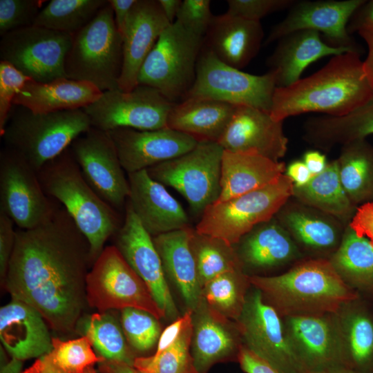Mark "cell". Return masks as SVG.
<instances>
[{
	"mask_svg": "<svg viewBox=\"0 0 373 373\" xmlns=\"http://www.w3.org/2000/svg\"><path fill=\"white\" fill-rule=\"evenodd\" d=\"M123 64V38L108 3L73 35L65 59L68 79L90 83L102 92L116 90Z\"/></svg>",
	"mask_w": 373,
	"mask_h": 373,
	"instance_id": "6",
	"label": "cell"
},
{
	"mask_svg": "<svg viewBox=\"0 0 373 373\" xmlns=\"http://www.w3.org/2000/svg\"><path fill=\"white\" fill-rule=\"evenodd\" d=\"M274 219L257 225L237 243L240 245L236 253L240 262L266 268L292 258L295 246L283 225Z\"/></svg>",
	"mask_w": 373,
	"mask_h": 373,
	"instance_id": "32",
	"label": "cell"
},
{
	"mask_svg": "<svg viewBox=\"0 0 373 373\" xmlns=\"http://www.w3.org/2000/svg\"><path fill=\"white\" fill-rule=\"evenodd\" d=\"M284 163L265 157L224 150L221 191L216 202H223L269 185L284 174Z\"/></svg>",
	"mask_w": 373,
	"mask_h": 373,
	"instance_id": "29",
	"label": "cell"
},
{
	"mask_svg": "<svg viewBox=\"0 0 373 373\" xmlns=\"http://www.w3.org/2000/svg\"><path fill=\"white\" fill-rule=\"evenodd\" d=\"M107 3L106 0H52L41 10L33 25L75 35Z\"/></svg>",
	"mask_w": 373,
	"mask_h": 373,
	"instance_id": "38",
	"label": "cell"
},
{
	"mask_svg": "<svg viewBox=\"0 0 373 373\" xmlns=\"http://www.w3.org/2000/svg\"><path fill=\"white\" fill-rule=\"evenodd\" d=\"M349 226L358 235L366 237L373 244V202L360 205Z\"/></svg>",
	"mask_w": 373,
	"mask_h": 373,
	"instance_id": "51",
	"label": "cell"
},
{
	"mask_svg": "<svg viewBox=\"0 0 373 373\" xmlns=\"http://www.w3.org/2000/svg\"><path fill=\"white\" fill-rule=\"evenodd\" d=\"M91 127L83 109L36 113L13 105L1 137L37 172Z\"/></svg>",
	"mask_w": 373,
	"mask_h": 373,
	"instance_id": "4",
	"label": "cell"
},
{
	"mask_svg": "<svg viewBox=\"0 0 373 373\" xmlns=\"http://www.w3.org/2000/svg\"><path fill=\"white\" fill-rule=\"evenodd\" d=\"M160 8L170 23L175 21L182 1L158 0Z\"/></svg>",
	"mask_w": 373,
	"mask_h": 373,
	"instance_id": "60",
	"label": "cell"
},
{
	"mask_svg": "<svg viewBox=\"0 0 373 373\" xmlns=\"http://www.w3.org/2000/svg\"><path fill=\"white\" fill-rule=\"evenodd\" d=\"M358 35L367 44V55L363 61L365 75L373 89V24L365 25L357 30Z\"/></svg>",
	"mask_w": 373,
	"mask_h": 373,
	"instance_id": "54",
	"label": "cell"
},
{
	"mask_svg": "<svg viewBox=\"0 0 373 373\" xmlns=\"http://www.w3.org/2000/svg\"><path fill=\"white\" fill-rule=\"evenodd\" d=\"M295 2L296 0H228L227 13L260 21L269 14L289 10Z\"/></svg>",
	"mask_w": 373,
	"mask_h": 373,
	"instance_id": "49",
	"label": "cell"
},
{
	"mask_svg": "<svg viewBox=\"0 0 373 373\" xmlns=\"http://www.w3.org/2000/svg\"><path fill=\"white\" fill-rule=\"evenodd\" d=\"M99 363L103 373H141L133 365L122 361L104 360Z\"/></svg>",
	"mask_w": 373,
	"mask_h": 373,
	"instance_id": "59",
	"label": "cell"
},
{
	"mask_svg": "<svg viewBox=\"0 0 373 373\" xmlns=\"http://www.w3.org/2000/svg\"><path fill=\"white\" fill-rule=\"evenodd\" d=\"M193 334V321L168 348L151 356L135 358L133 366L141 373H198L190 353Z\"/></svg>",
	"mask_w": 373,
	"mask_h": 373,
	"instance_id": "42",
	"label": "cell"
},
{
	"mask_svg": "<svg viewBox=\"0 0 373 373\" xmlns=\"http://www.w3.org/2000/svg\"><path fill=\"white\" fill-rule=\"evenodd\" d=\"M137 0H108L119 32L123 36L131 9ZM123 38V37H122Z\"/></svg>",
	"mask_w": 373,
	"mask_h": 373,
	"instance_id": "55",
	"label": "cell"
},
{
	"mask_svg": "<svg viewBox=\"0 0 373 373\" xmlns=\"http://www.w3.org/2000/svg\"><path fill=\"white\" fill-rule=\"evenodd\" d=\"M237 106L204 97H187L173 104L167 127L198 142H218Z\"/></svg>",
	"mask_w": 373,
	"mask_h": 373,
	"instance_id": "28",
	"label": "cell"
},
{
	"mask_svg": "<svg viewBox=\"0 0 373 373\" xmlns=\"http://www.w3.org/2000/svg\"><path fill=\"white\" fill-rule=\"evenodd\" d=\"M108 133L127 173L146 170L174 159L198 143L189 135L168 127L149 131L119 128Z\"/></svg>",
	"mask_w": 373,
	"mask_h": 373,
	"instance_id": "19",
	"label": "cell"
},
{
	"mask_svg": "<svg viewBox=\"0 0 373 373\" xmlns=\"http://www.w3.org/2000/svg\"><path fill=\"white\" fill-rule=\"evenodd\" d=\"M345 363L358 373H373V316L363 308L350 318Z\"/></svg>",
	"mask_w": 373,
	"mask_h": 373,
	"instance_id": "43",
	"label": "cell"
},
{
	"mask_svg": "<svg viewBox=\"0 0 373 373\" xmlns=\"http://www.w3.org/2000/svg\"><path fill=\"white\" fill-rule=\"evenodd\" d=\"M41 314L30 305L12 298L0 309V339L12 358L24 361L50 352L52 342Z\"/></svg>",
	"mask_w": 373,
	"mask_h": 373,
	"instance_id": "23",
	"label": "cell"
},
{
	"mask_svg": "<svg viewBox=\"0 0 373 373\" xmlns=\"http://www.w3.org/2000/svg\"><path fill=\"white\" fill-rule=\"evenodd\" d=\"M171 23L158 0H137L130 12L123 34V64L118 88L131 91L145 59L164 30Z\"/></svg>",
	"mask_w": 373,
	"mask_h": 373,
	"instance_id": "22",
	"label": "cell"
},
{
	"mask_svg": "<svg viewBox=\"0 0 373 373\" xmlns=\"http://www.w3.org/2000/svg\"><path fill=\"white\" fill-rule=\"evenodd\" d=\"M203 45V37L176 21L170 24L142 65L138 84L157 90L173 103L180 102L194 83Z\"/></svg>",
	"mask_w": 373,
	"mask_h": 373,
	"instance_id": "8",
	"label": "cell"
},
{
	"mask_svg": "<svg viewBox=\"0 0 373 373\" xmlns=\"http://www.w3.org/2000/svg\"><path fill=\"white\" fill-rule=\"evenodd\" d=\"M84 336L97 355L106 361L133 365L134 359L122 328L107 312L88 316L84 325Z\"/></svg>",
	"mask_w": 373,
	"mask_h": 373,
	"instance_id": "40",
	"label": "cell"
},
{
	"mask_svg": "<svg viewBox=\"0 0 373 373\" xmlns=\"http://www.w3.org/2000/svg\"><path fill=\"white\" fill-rule=\"evenodd\" d=\"M193 321V358L198 373H205L215 363L229 356L235 347L224 317L201 305ZM196 309V310H197Z\"/></svg>",
	"mask_w": 373,
	"mask_h": 373,
	"instance_id": "33",
	"label": "cell"
},
{
	"mask_svg": "<svg viewBox=\"0 0 373 373\" xmlns=\"http://www.w3.org/2000/svg\"><path fill=\"white\" fill-rule=\"evenodd\" d=\"M124 209L123 222L114 235L115 246L147 285L166 315L174 318L178 309L153 237L143 227L128 202Z\"/></svg>",
	"mask_w": 373,
	"mask_h": 373,
	"instance_id": "18",
	"label": "cell"
},
{
	"mask_svg": "<svg viewBox=\"0 0 373 373\" xmlns=\"http://www.w3.org/2000/svg\"><path fill=\"white\" fill-rule=\"evenodd\" d=\"M90 245L60 204L42 224L18 229L4 285L12 298L37 309L55 331L73 332L88 305Z\"/></svg>",
	"mask_w": 373,
	"mask_h": 373,
	"instance_id": "1",
	"label": "cell"
},
{
	"mask_svg": "<svg viewBox=\"0 0 373 373\" xmlns=\"http://www.w3.org/2000/svg\"><path fill=\"white\" fill-rule=\"evenodd\" d=\"M247 279L278 306L291 311H332L358 298L332 263L322 259L305 262L279 276Z\"/></svg>",
	"mask_w": 373,
	"mask_h": 373,
	"instance_id": "5",
	"label": "cell"
},
{
	"mask_svg": "<svg viewBox=\"0 0 373 373\" xmlns=\"http://www.w3.org/2000/svg\"><path fill=\"white\" fill-rule=\"evenodd\" d=\"M337 160L342 186L352 202H373V146L365 140L344 145Z\"/></svg>",
	"mask_w": 373,
	"mask_h": 373,
	"instance_id": "35",
	"label": "cell"
},
{
	"mask_svg": "<svg viewBox=\"0 0 373 373\" xmlns=\"http://www.w3.org/2000/svg\"><path fill=\"white\" fill-rule=\"evenodd\" d=\"M86 296L88 304L99 312L136 308L157 319L166 316L115 245L105 247L92 265L86 278Z\"/></svg>",
	"mask_w": 373,
	"mask_h": 373,
	"instance_id": "10",
	"label": "cell"
},
{
	"mask_svg": "<svg viewBox=\"0 0 373 373\" xmlns=\"http://www.w3.org/2000/svg\"><path fill=\"white\" fill-rule=\"evenodd\" d=\"M307 373H358L346 367H338L330 369H327L316 372H308Z\"/></svg>",
	"mask_w": 373,
	"mask_h": 373,
	"instance_id": "62",
	"label": "cell"
},
{
	"mask_svg": "<svg viewBox=\"0 0 373 373\" xmlns=\"http://www.w3.org/2000/svg\"><path fill=\"white\" fill-rule=\"evenodd\" d=\"M280 223L303 243L316 249L333 247L338 240L337 225L323 216L302 208L279 212Z\"/></svg>",
	"mask_w": 373,
	"mask_h": 373,
	"instance_id": "41",
	"label": "cell"
},
{
	"mask_svg": "<svg viewBox=\"0 0 373 373\" xmlns=\"http://www.w3.org/2000/svg\"><path fill=\"white\" fill-rule=\"evenodd\" d=\"M22 370V361L12 358L1 366L0 373H21Z\"/></svg>",
	"mask_w": 373,
	"mask_h": 373,
	"instance_id": "61",
	"label": "cell"
},
{
	"mask_svg": "<svg viewBox=\"0 0 373 373\" xmlns=\"http://www.w3.org/2000/svg\"><path fill=\"white\" fill-rule=\"evenodd\" d=\"M14 226L12 219L0 211V275L3 280L15 246L17 231Z\"/></svg>",
	"mask_w": 373,
	"mask_h": 373,
	"instance_id": "50",
	"label": "cell"
},
{
	"mask_svg": "<svg viewBox=\"0 0 373 373\" xmlns=\"http://www.w3.org/2000/svg\"><path fill=\"white\" fill-rule=\"evenodd\" d=\"M83 373H97L93 365L88 367Z\"/></svg>",
	"mask_w": 373,
	"mask_h": 373,
	"instance_id": "63",
	"label": "cell"
},
{
	"mask_svg": "<svg viewBox=\"0 0 373 373\" xmlns=\"http://www.w3.org/2000/svg\"><path fill=\"white\" fill-rule=\"evenodd\" d=\"M238 359L241 368L247 373H280L248 348H240Z\"/></svg>",
	"mask_w": 373,
	"mask_h": 373,
	"instance_id": "53",
	"label": "cell"
},
{
	"mask_svg": "<svg viewBox=\"0 0 373 373\" xmlns=\"http://www.w3.org/2000/svg\"><path fill=\"white\" fill-rule=\"evenodd\" d=\"M73 35L30 26L10 32L0 41L1 61L38 82L66 77L65 59Z\"/></svg>",
	"mask_w": 373,
	"mask_h": 373,
	"instance_id": "14",
	"label": "cell"
},
{
	"mask_svg": "<svg viewBox=\"0 0 373 373\" xmlns=\"http://www.w3.org/2000/svg\"><path fill=\"white\" fill-rule=\"evenodd\" d=\"M373 98V89L363 69L359 51L332 57L320 70L283 88L273 96L272 118L318 113L328 116L348 114Z\"/></svg>",
	"mask_w": 373,
	"mask_h": 373,
	"instance_id": "2",
	"label": "cell"
},
{
	"mask_svg": "<svg viewBox=\"0 0 373 373\" xmlns=\"http://www.w3.org/2000/svg\"><path fill=\"white\" fill-rule=\"evenodd\" d=\"M239 326L247 347L280 373H307L294 343L284 335L280 320L265 303L260 291L245 302Z\"/></svg>",
	"mask_w": 373,
	"mask_h": 373,
	"instance_id": "16",
	"label": "cell"
},
{
	"mask_svg": "<svg viewBox=\"0 0 373 373\" xmlns=\"http://www.w3.org/2000/svg\"><path fill=\"white\" fill-rule=\"evenodd\" d=\"M293 196L306 206L343 220H352L357 209L342 186L337 160L306 185L294 186Z\"/></svg>",
	"mask_w": 373,
	"mask_h": 373,
	"instance_id": "34",
	"label": "cell"
},
{
	"mask_svg": "<svg viewBox=\"0 0 373 373\" xmlns=\"http://www.w3.org/2000/svg\"><path fill=\"white\" fill-rule=\"evenodd\" d=\"M350 51L358 50L331 46L319 32L301 30L280 39L267 64L275 73L277 88H283L298 82L306 68L317 60Z\"/></svg>",
	"mask_w": 373,
	"mask_h": 373,
	"instance_id": "25",
	"label": "cell"
},
{
	"mask_svg": "<svg viewBox=\"0 0 373 373\" xmlns=\"http://www.w3.org/2000/svg\"><path fill=\"white\" fill-rule=\"evenodd\" d=\"M283 123L262 110L237 106L218 143L225 151L256 154L279 162L288 144Z\"/></svg>",
	"mask_w": 373,
	"mask_h": 373,
	"instance_id": "20",
	"label": "cell"
},
{
	"mask_svg": "<svg viewBox=\"0 0 373 373\" xmlns=\"http://www.w3.org/2000/svg\"><path fill=\"white\" fill-rule=\"evenodd\" d=\"M102 92L93 84L62 77L49 82L28 80L13 99V105L36 113L83 109Z\"/></svg>",
	"mask_w": 373,
	"mask_h": 373,
	"instance_id": "27",
	"label": "cell"
},
{
	"mask_svg": "<svg viewBox=\"0 0 373 373\" xmlns=\"http://www.w3.org/2000/svg\"><path fill=\"white\" fill-rule=\"evenodd\" d=\"M30 79L10 64L0 61V135L5 130L15 95Z\"/></svg>",
	"mask_w": 373,
	"mask_h": 373,
	"instance_id": "47",
	"label": "cell"
},
{
	"mask_svg": "<svg viewBox=\"0 0 373 373\" xmlns=\"http://www.w3.org/2000/svg\"><path fill=\"white\" fill-rule=\"evenodd\" d=\"M44 191L37 172L17 153L4 146L0 153V211L20 229L37 227L60 206Z\"/></svg>",
	"mask_w": 373,
	"mask_h": 373,
	"instance_id": "12",
	"label": "cell"
},
{
	"mask_svg": "<svg viewBox=\"0 0 373 373\" xmlns=\"http://www.w3.org/2000/svg\"><path fill=\"white\" fill-rule=\"evenodd\" d=\"M52 342L51 351L37 360L31 373H83L88 367L104 361L86 336L67 341L52 338Z\"/></svg>",
	"mask_w": 373,
	"mask_h": 373,
	"instance_id": "37",
	"label": "cell"
},
{
	"mask_svg": "<svg viewBox=\"0 0 373 373\" xmlns=\"http://www.w3.org/2000/svg\"><path fill=\"white\" fill-rule=\"evenodd\" d=\"M286 175L291 180L295 187L306 185L313 177L304 162L299 160L291 162L287 166Z\"/></svg>",
	"mask_w": 373,
	"mask_h": 373,
	"instance_id": "57",
	"label": "cell"
},
{
	"mask_svg": "<svg viewBox=\"0 0 373 373\" xmlns=\"http://www.w3.org/2000/svg\"><path fill=\"white\" fill-rule=\"evenodd\" d=\"M191 245L202 288L222 274L240 270L241 262L234 246L223 240L200 233L194 229Z\"/></svg>",
	"mask_w": 373,
	"mask_h": 373,
	"instance_id": "39",
	"label": "cell"
},
{
	"mask_svg": "<svg viewBox=\"0 0 373 373\" xmlns=\"http://www.w3.org/2000/svg\"><path fill=\"white\" fill-rule=\"evenodd\" d=\"M373 24V0L365 2L353 14L347 24L349 34L365 25Z\"/></svg>",
	"mask_w": 373,
	"mask_h": 373,
	"instance_id": "56",
	"label": "cell"
},
{
	"mask_svg": "<svg viewBox=\"0 0 373 373\" xmlns=\"http://www.w3.org/2000/svg\"><path fill=\"white\" fill-rule=\"evenodd\" d=\"M365 0L296 1L287 16L271 29L265 41L269 44L301 30L321 33L325 42L335 48H358L347 31L353 14Z\"/></svg>",
	"mask_w": 373,
	"mask_h": 373,
	"instance_id": "17",
	"label": "cell"
},
{
	"mask_svg": "<svg viewBox=\"0 0 373 373\" xmlns=\"http://www.w3.org/2000/svg\"><path fill=\"white\" fill-rule=\"evenodd\" d=\"M174 104L157 90L138 84L131 91L116 89L102 92L83 110L92 127L106 132L119 128L149 131L167 127Z\"/></svg>",
	"mask_w": 373,
	"mask_h": 373,
	"instance_id": "13",
	"label": "cell"
},
{
	"mask_svg": "<svg viewBox=\"0 0 373 373\" xmlns=\"http://www.w3.org/2000/svg\"><path fill=\"white\" fill-rule=\"evenodd\" d=\"M294 346L308 372L345 367L343 355L334 346L330 329L321 318L295 316L289 320Z\"/></svg>",
	"mask_w": 373,
	"mask_h": 373,
	"instance_id": "30",
	"label": "cell"
},
{
	"mask_svg": "<svg viewBox=\"0 0 373 373\" xmlns=\"http://www.w3.org/2000/svg\"><path fill=\"white\" fill-rule=\"evenodd\" d=\"M191 227L153 237L164 271L180 291L193 312L202 303V288L191 245Z\"/></svg>",
	"mask_w": 373,
	"mask_h": 373,
	"instance_id": "26",
	"label": "cell"
},
{
	"mask_svg": "<svg viewBox=\"0 0 373 373\" xmlns=\"http://www.w3.org/2000/svg\"><path fill=\"white\" fill-rule=\"evenodd\" d=\"M305 131L306 141L324 149L365 140L373 135V98L345 115L309 118Z\"/></svg>",
	"mask_w": 373,
	"mask_h": 373,
	"instance_id": "31",
	"label": "cell"
},
{
	"mask_svg": "<svg viewBox=\"0 0 373 373\" xmlns=\"http://www.w3.org/2000/svg\"><path fill=\"white\" fill-rule=\"evenodd\" d=\"M37 175L45 193L62 204L87 238L93 265L123 222L119 212L89 185L70 147L45 164Z\"/></svg>",
	"mask_w": 373,
	"mask_h": 373,
	"instance_id": "3",
	"label": "cell"
},
{
	"mask_svg": "<svg viewBox=\"0 0 373 373\" xmlns=\"http://www.w3.org/2000/svg\"><path fill=\"white\" fill-rule=\"evenodd\" d=\"M46 2L42 0H0L1 37L32 26Z\"/></svg>",
	"mask_w": 373,
	"mask_h": 373,
	"instance_id": "46",
	"label": "cell"
},
{
	"mask_svg": "<svg viewBox=\"0 0 373 373\" xmlns=\"http://www.w3.org/2000/svg\"><path fill=\"white\" fill-rule=\"evenodd\" d=\"M303 162L313 176L323 172L328 164L325 155L318 151H307L304 154Z\"/></svg>",
	"mask_w": 373,
	"mask_h": 373,
	"instance_id": "58",
	"label": "cell"
},
{
	"mask_svg": "<svg viewBox=\"0 0 373 373\" xmlns=\"http://www.w3.org/2000/svg\"><path fill=\"white\" fill-rule=\"evenodd\" d=\"M294 187L291 180L283 174L264 187L216 202L204 211L195 229L233 246L255 227L274 218L293 195Z\"/></svg>",
	"mask_w": 373,
	"mask_h": 373,
	"instance_id": "7",
	"label": "cell"
},
{
	"mask_svg": "<svg viewBox=\"0 0 373 373\" xmlns=\"http://www.w3.org/2000/svg\"><path fill=\"white\" fill-rule=\"evenodd\" d=\"M332 265L363 289L373 291V244L349 225Z\"/></svg>",
	"mask_w": 373,
	"mask_h": 373,
	"instance_id": "36",
	"label": "cell"
},
{
	"mask_svg": "<svg viewBox=\"0 0 373 373\" xmlns=\"http://www.w3.org/2000/svg\"><path fill=\"white\" fill-rule=\"evenodd\" d=\"M192 314L193 311L188 310L183 316L178 317L162 332L159 338L157 350L155 354L163 352L178 339L186 325L193 321Z\"/></svg>",
	"mask_w": 373,
	"mask_h": 373,
	"instance_id": "52",
	"label": "cell"
},
{
	"mask_svg": "<svg viewBox=\"0 0 373 373\" xmlns=\"http://www.w3.org/2000/svg\"><path fill=\"white\" fill-rule=\"evenodd\" d=\"M223 151L217 142H198L189 152L153 166L146 171L155 181L180 193L193 213L201 217L220 196Z\"/></svg>",
	"mask_w": 373,
	"mask_h": 373,
	"instance_id": "9",
	"label": "cell"
},
{
	"mask_svg": "<svg viewBox=\"0 0 373 373\" xmlns=\"http://www.w3.org/2000/svg\"><path fill=\"white\" fill-rule=\"evenodd\" d=\"M157 320L144 310L136 308L122 309L121 327L128 343L140 352L153 347L161 334Z\"/></svg>",
	"mask_w": 373,
	"mask_h": 373,
	"instance_id": "45",
	"label": "cell"
},
{
	"mask_svg": "<svg viewBox=\"0 0 373 373\" xmlns=\"http://www.w3.org/2000/svg\"><path fill=\"white\" fill-rule=\"evenodd\" d=\"M127 202L145 230L152 236L191 227L180 202L146 170L128 173Z\"/></svg>",
	"mask_w": 373,
	"mask_h": 373,
	"instance_id": "21",
	"label": "cell"
},
{
	"mask_svg": "<svg viewBox=\"0 0 373 373\" xmlns=\"http://www.w3.org/2000/svg\"><path fill=\"white\" fill-rule=\"evenodd\" d=\"M209 0H184L175 21L193 34L204 38L214 15Z\"/></svg>",
	"mask_w": 373,
	"mask_h": 373,
	"instance_id": "48",
	"label": "cell"
},
{
	"mask_svg": "<svg viewBox=\"0 0 373 373\" xmlns=\"http://www.w3.org/2000/svg\"><path fill=\"white\" fill-rule=\"evenodd\" d=\"M276 88L274 71L261 75L245 73L222 62L203 45L194 83L184 99L209 98L270 113Z\"/></svg>",
	"mask_w": 373,
	"mask_h": 373,
	"instance_id": "11",
	"label": "cell"
},
{
	"mask_svg": "<svg viewBox=\"0 0 373 373\" xmlns=\"http://www.w3.org/2000/svg\"><path fill=\"white\" fill-rule=\"evenodd\" d=\"M263 37L260 21L226 12L213 16L204 46L222 62L241 70L257 55Z\"/></svg>",
	"mask_w": 373,
	"mask_h": 373,
	"instance_id": "24",
	"label": "cell"
},
{
	"mask_svg": "<svg viewBox=\"0 0 373 373\" xmlns=\"http://www.w3.org/2000/svg\"><path fill=\"white\" fill-rule=\"evenodd\" d=\"M70 148L84 178L98 195L118 212L125 208L128 180L109 133L91 127Z\"/></svg>",
	"mask_w": 373,
	"mask_h": 373,
	"instance_id": "15",
	"label": "cell"
},
{
	"mask_svg": "<svg viewBox=\"0 0 373 373\" xmlns=\"http://www.w3.org/2000/svg\"><path fill=\"white\" fill-rule=\"evenodd\" d=\"M240 270L222 274L202 288L207 306L223 317H238L244 304L239 286Z\"/></svg>",
	"mask_w": 373,
	"mask_h": 373,
	"instance_id": "44",
	"label": "cell"
}]
</instances>
